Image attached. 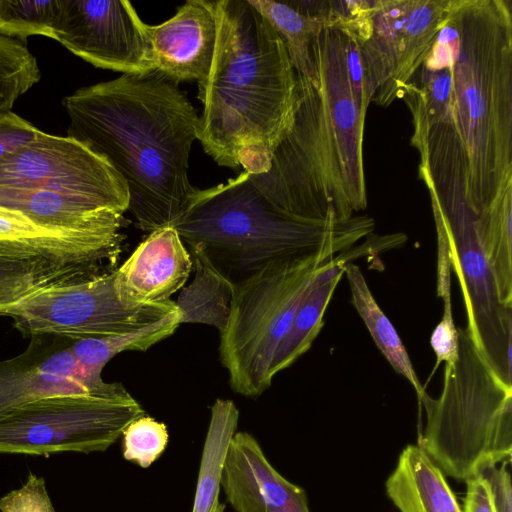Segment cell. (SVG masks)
Returning <instances> with one entry per match:
<instances>
[{"label":"cell","instance_id":"e575fe53","mask_svg":"<svg viewBox=\"0 0 512 512\" xmlns=\"http://www.w3.org/2000/svg\"><path fill=\"white\" fill-rule=\"evenodd\" d=\"M463 512H494L486 481L480 476L468 479Z\"/></svg>","mask_w":512,"mask_h":512},{"label":"cell","instance_id":"f546056e","mask_svg":"<svg viewBox=\"0 0 512 512\" xmlns=\"http://www.w3.org/2000/svg\"><path fill=\"white\" fill-rule=\"evenodd\" d=\"M1 512H55L45 481L32 473L19 489L0 498Z\"/></svg>","mask_w":512,"mask_h":512},{"label":"cell","instance_id":"3957f363","mask_svg":"<svg viewBox=\"0 0 512 512\" xmlns=\"http://www.w3.org/2000/svg\"><path fill=\"white\" fill-rule=\"evenodd\" d=\"M344 32L325 25L312 45L316 78L296 75L291 129L267 172L250 177L281 213L311 223L347 221L367 206L365 115L350 90Z\"/></svg>","mask_w":512,"mask_h":512},{"label":"cell","instance_id":"ffe728a7","mask_svg":"<svg viewBox=\"0 0 512 512\" xmlns=\"http://www.w3.org/2000/svg\"><path fill=\"white\" fill-rule=\"evenodd\" d=\"M189 248L195 273L191 283L180 290L175 302L180 323L206 324L221 334L229 320L235 283L212 263L202 249Z\"/></svg>","mask_w":512,"mask_h":512},{"label":"cell","instance_id":"2e32d148","mask_svg":"<svg viewBox=\"0 0 512 512\" xmlns=\"http://www.w3.org/2000/svg\"><path fill=\"white\" fill-rule=\"evenodd\" d=\"M221 487L236 512H310L305 491L270 464L247 432L230 441Z\"/></svg>","mask_w":512,"mask_h":512},{"label":"cell","instance_id":"5bb4252c","mask_svg":"<svg viewBox=\"0 0 512 512\" xmlns=\"http://www.w3.org/2000/svg\"><path fill=\"white\" fill-rule=\"evenodd\" d=\"M154 71L179 84H203L210 72L216 42L214 1L189 0L168 20L145 25Z\"/></svg>","mask_w":512,"mask_h":512},{"label":"cell","instance_id":"5b68a950","mask_svg":"<svg viewBox=\"0 0 512 512\" xmlns=\"http://www.w3.org/2000/svg\"><path fill=\"white\" fill-rule=\"evenodd\" d=\"M172 226L236 283L274 260L314 251L343 253L369 236L375 221L367 215L342 222L296 220L278 211L242 172L224 184L197 188Z\"/></svg>","mask_w":512,"mask_h":512},{"label":"cell","instance_id":"836d02e7","mask_svg":"<svg viewBox=\"0 0 512 512\" xmlns=\"http://www.w3.org/2000/svg\"><path fill=\"white\" fill-rule=\"evenodd\" d=\"M479 475L486 481L494 512H512L511 477L507 462L483 468Z\"/></svg>","mask_w":512,"mask_h":512},{"label":"cell","instance_id":"4dcf8cb0","mask_svg":"<svg viewBox=\"0 0 512 512\" xmlns=\"http://www.w3.org/2000/svg\"><path fill=\"white\" fill-rule=\"evenodd\" d=\"M341 29V28H340ZM343 30V29H342ZM346 71L353 99L360 112L366 116L370 100L366 85L365 69L360 43L355 34L343 30Z\"/></svg>","mask_w":512,"mask_h":512},{"label":"cell","instance_id":"ac0fdd59","mask_svg":"<svg viewBox=\"0 0 512 512\" xmlns=\"http://www.w3.org/2000/svg\"><path fill=\"white\" fill-rule=\"evenodd\" d=\"M180 324V313L177 309L153 323L132 331L71 339L70 351L95 395L127 397L130 394L122 384L107 383L103 380L101 373L104 366L119 353L148 350L173 335Z\"/></svg>","mask_w":512,"mask_h":512},{"label":"cell","instance_id":"7a4b0ae2","mask_svg":"<svg viewBox=\"0 0 512 512\" xmlns=\"http://www.w3.org/2000/svg\"><path fill=\"white\" fill-rule=\"evenodd\" d=\"M67 136L102 157L124 180L129 208L145 231L172 226L197 190L188 177L199 115L162 73L122 74L62 100Z\"/></svg>","mask_w":512,"mask_h":512},{"label":"cell","instance_id":"30bf717a","mask_svg":"<svg viewBox=\"0 0 512 512\" xmlns=\"http://www.w3.org/2000/svg\"><path fill=\"white\" fill-rule=\"evenodd\" d=\"M449 0H372L357 36L370 103L390 106L420 65Z\"/></svg>","mask_w":512,"mask_h":512},{"label":"cell","instance_id":"f1b7e54d","mask_svg":"<svg viewBox=\"0 0 512 512\" xmlns=\"http://www.w3.org/2000/svg\"><path fill=\"white\" fill-rule=\"evenodd\" d=\"M122 435L123 457L142 468L161 456L169 438L166 425L147 415L130 422Z\"/></svg>","mask_w":512,"mask_h":512},{"label":"cell","instance_id":"484cf974","mask_svg":"<svg viewBox=\"0 0 512 512\" xmlns=\"http://www.w3.org/2000/svg\"><path fill=\"white\" fill-rule=\"evenodd\" d=\"M99 274L63 268L41 259H19L0 255V312L50 284Z\"/></svg>","mask_w":512,"mask_h":512},{"label":"cell","instance_id":"4fadbf2b","mask_svg":"<svg viewBox=\"0 0 512 512\" xmlns=\"http://www.w3.org/2000/svg\"><path fill=\"white\" fill-rule=\"evenodd\" d=\"M124 223L87 230L56 229L0 207V255L106 273L115 270L122 250Z\"/></svg>","mask_w":512,"mask_h":512},{"label":"cell","instance_id":"83f0119b","mask_svg":"<svg viewBox=\"0 0 512 512\" xmlns=\"http://www.w3.org/2000/svg\"><path fill=\"white\" fill-rule=\"evenodd\" d=\"M40 78L37 60L26 45L0 35V112L11 111Z\"/></svg>","mask_w":512,"mask_h":512},{"label":"cell","instance_id":"4316f807","mask_svg":"<svg viewBox=\"0 0 512 512\" xmlns=\"http://www.w3.org/2000/svg\"><path fill=\"white\" fill-rule=\"evenodd\" d=\"M63 0H0V35L24 44L34 35L53 39Z\"/></svg>","mask_w":512,"mask_h":512},{"label":"cell","instance_id":"7c38bea8","mask_svg":"<svg viewBox=\"0 0 512 512\" xmlns=\"http://www.w3.org/2000/svg\"><path fill=\"white\" fill-rule=\"evenodd\" d=\"M145 25L126 0H63L53 39L95 67L144 75L154 71Z\"/></svg>","mask_w":512,"mask_h":512},{"label":"cell","instance_id":"cb8c5ba5","mask_svg":"<svg viewBox=\"0 0 512 512\" xmlns=\"http://www.w3.org/2000/svg\"><path fill=\"white\" fill-rule=\"evenodd\" d=\"M344 274L348 280L352 304L374 343L395 372L405 377L413 386L420 399L426 391L398 332L375 300L362 271L357 265L349 263L345 267Z\"/></svg>","mask_w":512,"mask_h":512},{"label":"cell","instance_id":"52a82bcc","mask_svg":"<svg viewBox=\"0 0 512 512\" xmlns=\"http://www.w3.org/2000/svg\"><path fill=\"white\" fill-rule=\"evenodd\" d=\"M333 258L314 251L274 260L235 283L219 345L235 393L253 398L270 387L275 354L316 274Z\"/></svg>","mask_w":512,"mask_h":512},{"label":"cell","instance_id":"44dd1931","mask_svg":"<svg viewBox=\"0 0 512 512\" xmlns=\"http://www.w3.org/2000/svg\"><path fill=\"white\" fill-rule=\"evenodd\" d=\"M346 264L334 257L316 274L302 300L291 327L281 342L273 361V377L290 367L309 350L323 326V317Z\"/></svg>","mask_w":512,"mask_h":512},{"label":"cell","instance_id":"9c48e42d","mask_svg":"<svg viewBox=\"0 0 512 512\" xmlns=\"http://www.w3.org/2000/svg\"><path fill=\"white\" fill-rule=\"evenodd\" d=\"M145 415L128 397L61 394L20 405L0 416V453L47 455L105 451L133 420Z\"/></svg>","mask_w":512,"mask_h":512},{"label":"cell","instance_id":"1f68e13d","mask_svg":"<svg viewBox=\"0 0 512 512\" xmlns=\"http://www.w3.org/2000/svg\"><path fill=\"white\" fill-rule=\"evenodd\" d=\"M441 298L444 304L443 315L431 334L430 344L436 355L437 365L445 362V365L451 366L457 361L459 354L458 328L453 321L450 294Z\"/></svg>","mask_w":512,"mask_h":512},{"label":"cell","instance_id":"d6986e66","mask_svg":"<svg viewBox=\"0 0 512 512\" xmlns=\"http://www.w3.org/2000/svg\"><path fill=\"white\" fill-rule=\"evenodd\" d=\"M385 490L400 512H463L444 473L418 444L402 450Z\"/></svg>","mask_w":512,"mask_h":512},{"label":"cell","instance_id":"9a60e30c","mask_svg":"<svg viewBox=\"0 0 512 512\" xmlns=\"http://www.w3.org/2000/svg\"><path fill=\"white\" fill-rule=\"evenodd\" d=\"M70 342L59 336L32 337L24 352L0 361V416L43 397L94 395L76 365Z\"/></svg>","mask_w":512,"mask_h":512},{"label":"cell","instance_id":"6da1fadb","mask_svg":"<svg viewBox=\"0 0 512 512\" xmlns=\"http://www.w3.org/2000/svg\"><path fill=\"white\" fill-rule=\"evenodd\" d=\"M401 99L430 198L474 219L512 182L511 2L449 0Z\"/></svg>","mask_w":512,"mask_h":512},{"label":"cell","instance_id":"e0dca14e","mask_svg":"<svg viewBox=\"0 0 512 512\" xmlns=\"http://www.w3.org/2000/svg\"><path fill=\"white\" fill-rule=\"evenodd\" d=\"M193 269L190 252L173 226L150 232L115 269L119 295L133 303H160L181 290Z\"/></svg>","mask_w":512,"mask_h":512},{"label":"cell","instance_id":"7402d4cb","mask_svg":"<svg viewBox=\"0 0 512 512\" xmlns=\"http://www.w3.org/2000/svg\"><path fill=\"white\" fill-rule=\"evenodd\" d=\"M512 182L474 219L473 228L500 303L512 309Z\"/></svg>","mask_w":512,"mask_h":512},{"label":"cell","instance_id":"d6a6232c","mask_svg":"<svg viewBox=\"0 0 512 512\" xmlns=\"http://www.w3.org/2000/svg\"><path fill=\"white\" fill-rule=\"evenodd\" d=\"M41 130L12 111L0 112V158L34 140Z\"/></svg>","mask_w":512,"mask_h":512},{"label":"cell","instance_id":"8fae6325","mask_svg":"<svg viewBox=\"0 0 512 512\" xmlns=\"http://www.w3.org/2000/svg\"><path fill=\"white\" fill-rule=\"evenodd\" d=\"M0 187L54 190L86 197L124 214L129 192L99 155L69 136L41 133L0 158Z\"/></svg>","mask_w":512,"mask_h":512},{"label":"cell","instance_id":"277c9868","mask_svg":"<svg viewBox=\"0 0 512 512\" xmlns=\"http://www.w3.org/2000/svg\"><path fill=\"white\" fill-rule=\"evenodd\" d=\"M217 42L198 138L219 166L259 175L292 127L296 75L286 47L248 0L214 1Z\"/></svg>","mask_w":512,"mask_h":512},{"label":"cell","instance_id":"ba28073f","mask_svg":"<svg viewBox=\"0 0 512 512\" xmlns=\"http://www.w3.org/2000/svg\"><path fill=\"white\" fill-rule=\"evenodd\" d=\"M177 310L174 301L133 303L118 293L115 270L62 280L0 312L24 337L78 339L132 331Z\"/></svg>","mask_w":512,"mask_h":512},{"label":"cell","instance_id":"8992f818","mask_svg":"<svg viewBox=\"0 0 512 512\" xmlns=\"http://www.w3.org/2000/svg\"><path fill=\"white\" fill-rule=\"evenodd\" d=\"M458 339V359L444 367L440 396L419 399L426 424L418 445L444 474L467 481L487 466L510 462L512 385L496 374L466 328H458Z\"/></svg>","mask_w":512,"mask_h":512},{"label":"cell","instance_id":"d4e9b609","mask_svg":"<svg viewBox=\"0 0 512 512\" xmlns=\"http://www.w3.org/2000/svg\"><path fill=\"white\" fill-rule=\"evenodd\" d=\"M282 39L295 73L316 78L312 45L326 25L317 16L299 9L292 1L248 0Z\"/></svg>","mask_w":512,"mask_h":512},{"label":"cell","instance_id":"603a6c76","mask_svg":"<svg viewBox=\"0 0 512 512\" xmlns=\"http://www.w3.org/2000/svg\"><path fill=\"white\" fill-rule=\"evenodd\" d=\"M239 411L232 400L217 399L203 446L192 512H223L219 502L221 476L230 441L237 430Z\"/></svg>","mask_w":512,"mask_h":512}]
</instances>
